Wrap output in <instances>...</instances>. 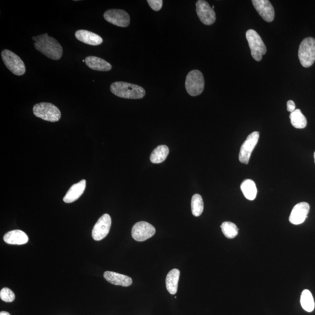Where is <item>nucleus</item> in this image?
<instances>
[{"label":"nucleus","mask_w":315,"mask_h":315,"mask_svg":"<svg viewBox=\"0 0 315 315\" xmlns=\"http://www.w3.org/2000/svg\"><path fill=\"white\" fill-rule=\"evenodd\" d=\"M240 189L244 197L247 200H254L255 199L257 190L256 183L251 179H246L241 184Z\"/></svg>","instance_id":"21"},{"label":"nucleus","mask_w":315,"mask_h":315,"mask_svg":"<svg viewBox=\"0 0 315 315\" xmlns=\"http://www.w3.org/2000/svg\"><path fill=\"white\" fill-rule=\"evenodd\" d=\"M103 17L107 22L119 27H127L130 23V15L122 9H109L104 13Z\"/></svg>","instance_id":"8"},{"label":"nucleus","mask_w":315,"mask_h":315,"mask_svg":"<svg viewBox=\"0 0 315 315\" xmlns=\"http://www.w3.org/2000/svg\"><path fill=\"white\" fill-rule=\"evenodd\" d=\"M221 230L224 236L229 239H233L236 237L238 234V229L237 226L233 223L226 221L222 224L221 226Z\"/></svg>","instance_id":"26"},{"label":"nucleus","mask_w":315,"mask_h":315,"mask_svg":"<svg viewBox=\"0 0 315 315\" xmlns=\"http://www.w3.org/2000/svg\"><path fill=\"white\" fill-rule=\"evenodd\" d=\"M33 114L40 119L50 122H56L61 118L62 113L58 107L51 103L41 102L33 108Z\"/></svg>","instance_id":"3"},{"label":"nucleus","mask_w":315,"mask_h":315,"mask_svg":"<svg viewBox=\"0 0 315 315\" xmlns=\"http://www.w3.org/2000/svg\"><path fill=\"white\" fill-rule=\"evenodd\" d=\"M291 123L296 129H304L307 125V120L300 109H296L290 115Z\"/></svg>","instance_id":"23"},{"label":"nucleus","mask_w":315,"mask_h":315,"mask_svg":"<svg viewBox=\"0 0 315 315\" xmlns=\"http://www.w3.org/2000/svg\"><path fill=\"white\" fill-rule=\"evenodd\" d=\"M4 242L10 244L21 245L28 242L27 235L21 230H13L6 233L3 237Z\"/></svg>","instance_id":"18"},{"label":"nucleus","mask_w":315,"mask_h":315,"mask_svg":"<svg viewBox=\"0 0 315 315\" xmlns=\"http://www.w3.org/2000/svg\"><path fill=\"white\" fill-rule=\"evenodd\" d=\"M252 4L254 8L264 21L271 22L275 16L273 6L269 0H252Z\"/></svg>","instance_id":"13"},{"label":"nucleus","mask_w":315,"mask_h":315,"mask_svg":"<svg viewBox=\"0 0 315 315\" xmlns=\"http://www.w3.org/2000/svg\"><path fill=\"white\" fill-rule=\"evenodd\" d=\"M310 210V204L306 202H301L296 204L291 212L289 220L294 225H300L307 219Z\"/></svg>","instance_id":"14"},{"label":"nucleus","mask_w":315,"mask_h":315,"mask_svg":"<svg viewBox=\"0 0 315 315\" xmlns=\"http://www.w3.org/2000/svg\"><path fill=\"white\" fill-rule=\"evenodd\" d=\"M0 315H11L7 312L2 311L0 313Z\"/></svg>","instance_id":"30"},{"label":"nucleus","mask_w":315,"mask_h":315,"mask_svg":"<svg viewBox=\"0 0 315 315\" xmlns=\"http://www.w3.org/2000/svg\"><path fill=\"white\" fill-rule=\"evenodd\" d=\"M169 152V148L166 146H158L151 154L150 160L153 163H162L166 159Z\"/></svg>","instance_id":"22"},{"label":"nucleus","mask_w":315,"mask_h":315,"mask_svg":"<svg viewBox=\"0 0 315 315\" xmlns=\"http://www.w3.org/2000/svg\"><path fill=\"white\" fill-rule=\"evenodd\" d=\"M103 276L106 281L116 286L129 287L133 283L132 278L126 275L113 272V271H105Z\"/></svg>","instance_id":"16"},{"label":"nucleus","mask_w":315,"mask_h":315,"mask_svg":"<svg viewBox=\"0 0 315 315\" xmlns=\"http://www.w3.org/2000/svg\"><path fill=\"white\" fill-rule=\"evenodd\" d=\"M191 207L193 215L195 217H199L202 214L204 210V203L202 197L199 194L193 195L191 202Z\"/></svg>","instance_id":"25"},{"label":"nucleus","mask_w":315,"mask_h":315,"mask_svg":"<svg viewBox=\"0 0 315 315\" xmlns=\"http://www.w3.org/2000/svg\"><path fill=\"white\" fill-rule=\"evenodd\" d=\"M246 38L253 58L257 62L261 61L262 56L267 52L266 46L262 39L253 29H249L246 31Z\"/></svg>","instance_id":"5"},{"label":"nucleus","mask_w":315,"mask_h":315,"mask_svg":"<svg viewBox=\"0 0 315 315\" xmlns=\"http://www.w3.org/2000/svg\"><path fill=\"white\" fill-rule=\"evenodd\" d=\"M110 91L120 98L139 99L146 95V90L143 87L126 82H115L110 86Z\"/></svg>","instance_id":"2"},{"label":"nucleus","mask_w":315,"mask_h":315,"mask_svg":"<svg viewBox=\"0 0 315 315\" xmlns=\"http://www.w3.org/2000/svg\"><path fill=\"white\" fill-rule=\"evenodd\" d=\"M155 227L146 221H140L133 226L132 236L133 239L138 242H143L155 235Z\"/></svg>","instance_id":"10"},{"label":"nucleus","mask_w":315,"mask_h":315,"mask_svg":"<svg viewBox=\"0 0 315 315\" xmlns=\"http://www.w3.org/2000/svg\"><path fill=\"white\" fill-rule=\"evenodd\" d=\"M180 271L174 269L169 271L166 278V287L170 294H175L178 288Z\"/></svg>","instance_id":"20"},{"label":"nucleus","mask_w":315,"mask_h":315,"mask_svg":"<svg viewBox=\"0 0 315 315\" xmlns=\"http://www.w3.org/2000/svg\"><path fill=\"white\" fill-rule=\"evenodd\" d=\"M204 79L202 72L194 70L186 76L185 87L190 96H196L201 94L204 89Z\"/></svg>","instance_id":"6"},{"label":"nucleus","mask_w":315,"mask_h":315,"mask_svg":"<svg viewBox=\"0 0 315 315\" xmlns=\"http://www.w3.org/2000/svg\"><path fill=\"white\" fill-rule=\"evenodd\" d=\"M2 61L6 68L14 75L21 76L25 73V63L18 55L8 49L2 50L1 52Z\"/></svg>","instance_id":"7"},{"label":"nucleus","mask_w":315,"mask_h":315,"mask_svg":"<svg viewBox=\"0 0 315 315\" xmlns=\"http://www.w3.org/2000/svg\"><path fill=\"white\" fill-rule=\"evenodd\" d=\"M35 49L48 58L58 60L62 58L63 50L62 46L55 38L45 33L41 35L33 36Z\"/></svg>","instance_id":"1"},{"label":"nucleus","mask_w":315,"mask_h":315,"mask_svg":"<svg viewBox=\"0 0 315 315\" xmlns=\"http://www.w3.org/2000/svg\"><path fill=\"white\" fill-rule=\"evenodd\" d=\"M259 136V132H254L247 136L240 149L239 159L241 163L244 164L249 163L251 154L257 145Z\"/></svg>","instance_id":"9"},{"label":"nucleus","mask_w":315,"mask_h":315,"mask_svg":"<svg viewBox=\"0 0 315 315\" xmlns=\"http://www.w3.org/2000/svg\"><path fill=\"white\" fill-rule=\"evenodd\" d=\"M298 58L301 65L308 68L315 62V39L309 37L301 43L298 50Z\"/></svg>","instance_id":"4"},{"label":"nucleus","mask_w":315,"mask_h":315,"mask_svg":"<svg viewBox=\"0 0 315 315\" xmlns=\"http://www.w3.org/2000/svg\"><path fill=\"white\" fill-rule=\"evenodd\" d=\"M301 304L303 309L311 313L315 309V302L313 294L308 290H305L303 291L301 296Z\"/></svg>","instance_id":"24"},{"label":"nucleus","mask_w":315,"mask_h":315,"mask_svg":"<svg viewBox=\"0 0 315 315\" xmlns=\"http://www.w3.org/2000/svg\"><path fill=\"white\" fill-rule=\"evenodd\" d=\"M147 2L154 11H158L162 7V0H148Z\"/></svg>","instance_id":"28"},{"label":"nucleus","mask_w":315,"mask_h":315,"mask_svg":"<svg viewBox=\"0 0 315 315\" xmlns=\"http://www.w3.org/2000/svg\"><path fill=\"white\" fill-rule=\"evenodd\" d=\"M314 159H315V152L314 153Z\"/></svg>","instance_id":"31"},{"label":"nucleus","mask_w":315,"mask_h":315,"mask_svg":"<svg viewBox=\"0 0 315 315\" xmlns=\"http://www.w3.org/2000/svg\"><path fill=\"white\" fill-rule=\"evenodd\" d=\"M0 298L5 303H12L14 301L15 296L12 290L8 288H4L0 291Z\"/></svg>","instance_id":"27"},{"label":"nucleus","mask_w":315,"mask_h":315,"mask_svg":"<svg viewBox=\"0 0 315 315\" xmlns=\"http://www.w3.org/2000/svg\"><path fill=\"white\" fill-rule=\"evenodd\" d=\"M111 217L108 214L100 217L93 228L92 236L96 241L101 240L108 236L111 227Z\"/></svg>","instance_id":"12"},{"label":"nucleus","mask_w":315,"mask_h":315,"mask_svg":"<svg viewBox=\"0 0 315 315\" xmlns=\"http://www.w3.org/2000/svg\"><path fill=\"white\" fill-rule=\"evenodd\" d=\"M287 110L288 112L293 113L296 110V104L292 100H288L287 103Z\"/></svg>","instance_id":"29"},{"label":"nucleus","mask_w":315,"mask_h":315,"mask_svg":"<svg viewBox=\"0 0 315 315\" xmlns=\"http://www.w3.org/2000/svg\"><path fill=\"white\" fill-rule=\"evenodd\" d=\"M85 64L90 69L99 72H109L112 66L106 60L96 56H88L85 58Z\"/></svg>","instance_id":"19"},{"label":"nucleus","mask_w":315,"mask_h":315,"mask_svg":"<svg viewBox=\"0 0 315 315\" xmlns=\"http://www.w3.org/2000/svg\"><path fill=\"white\" fill-rule=\"evenodd\" d=\"M75 36L79 41L88 45L98 46L103 43L101 37L86 30H78L75 33Z\"/></svg>","instance_id":"15"},{"label":"nucleus","mask_w":315,"mask_h":315,"mask_svg":"<svg viewBox=\"0 0 315 315\" xmlns=\"http://www.w3.org/2000/svg\"><path fill=\"white\" fill-rule=\"evenodd\" d=\"M196 6L197 16L203 24L211 25L215 23L216 12L209 3L204 0H199L197 1Z\"/></svg>","instance_id":"11"},{"label":"nucleus","mask_w":315,"mask_h":315,"mask_svg":"<svg viewBox=\"0 0 315 315\" xmlns=\"http://www.w3.org/2000/svg\"><path fill=\"white\" fill-rule=\"evenodd\" d=\"M86 183V180L83 179L73 185L64 197V202L66 203H72L78 200L84 192Z\"/></svg>","instance_id":"17"}]
</instances>
